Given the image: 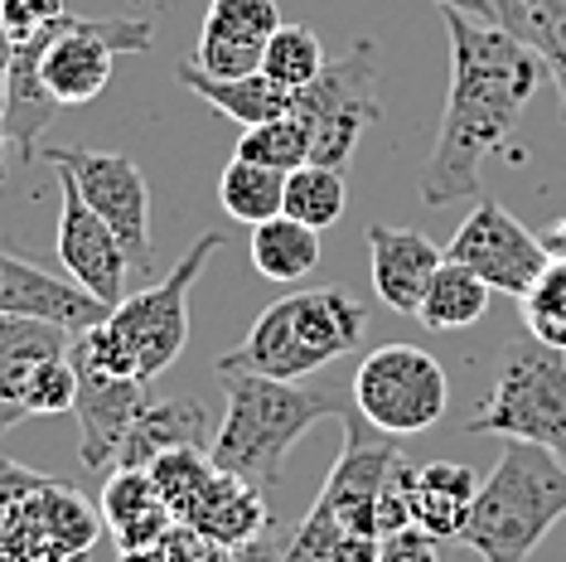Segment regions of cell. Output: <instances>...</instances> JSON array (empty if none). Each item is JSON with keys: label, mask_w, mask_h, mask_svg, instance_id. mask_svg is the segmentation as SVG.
<instances>
[{"label": "cell", "mask_w": 566, "mask_h": 562, "mask_svg": "<svg viewBox=\"0 0 566 562\" xmlns=\"http://www.w3.org/2000/svg\"><path fill=\"white\" fill-rule=\"evenodd\" d=\"M450 40V93L441 112L436 150L421 170L427 209L455 199H480V175L489 156L513 140L518 117L533 107L547 63L527 49L509 24L474 20L465 10H441Z\"/></svg>", "instance_id": "cell-1"}, {"label": "cell", "mask_w": 566, "mask_h": 562, "mask_svg": "<svg viewBox=\"0 0 566 562\" xmlns=\"http://www.w3.org/2000/svg\"><path fill=\"white\" fill-rule=\"evenodd\" d=\"M518 6H523V0H489V10H494V20H499V24H513Z\"/></svg>", "instance_id": "cell-41"}, {"label": "cell", "mask_w": 566, "mask_h": 562, "mask_svg": "<svg viewBox=\"0 0 566 562\" xmlns=\"http://www.w3.org/2000/svg\"><path fill=\"white\" fill-rule=\"evenodd\" d=\"M218 383H223L228 413L223 427L213 431L209 456L218 470H233L256 490L281 485L286 456L315 422L349 413L329 388H305V383L248 374V368H218Z\"/></svg>", "instance_id": "cell-2"}, {"label": "cell", "mask_w": 566, "mask_h": 562, "mask_svg": "<svg viewBox=\"0 0 566 562\" xmlns=\"http://www.w3.org/2000/svg\"><path fill=\"white\" fill-rule=\"evenodd\" d=\"M291 112L305 122V132H311V160L344 170V165L354 160L364 132L382 117V102H378V44L354 40L339 59L325 63V73H319L311 87L295 93Z\"/></svg>", "instance_id": "cell-7"}, {"label": "cell", "mask_w": 566, "mask_h": 562, "mask_svg": "<svg viewBox=\"0 0 566 562\" xmlns=\"http://www.w3.org/2000/svg\"><path fill=\"white\" fill-rule=\"evenodd\" d=\"M146 470H150V480H156L160 500L170 504V514L185 519L189 504L199 500V490L213 480L218 466H213V456L203 451V446H175V451L156 456V461H150Z\"/></svg>", "instance_id": "cell-32"}, {"label": "cell", "mask_w": 566, "mask_h": 562, "mask_svg": "<svg viewBox=\"0 0 566 562\" xmlns=\"http://www.w3.org/2000/svg\"><path fill=\"white\" fill-rule=\"evenodd\" d=\"M474 495H480V476L460 461H427L411 470V529L431 533L436 543L460 539Z\"/></svg>", "instance_id": "cell-21"}, {"label": "cell", "mask_w": 566, "mask_h": 562, "mask_svg": "<svg viewBox=\"0 0 566 562\" xmlns=\"http://www.w3.org/2000/svg\"><path fill=\"white\" fill-rule=\"evenodd\" d=\"M344 209H349V185H344V170H334V165H315L305 160L301 170L286 175V204H281V214H291V219L311 223V228H334L344 219Z\"/></svg>", "instance_id": "cell-28"}, {"label": "cell", "mask_w": 566, "mask_h": 562, "mask_svg": "<svg viewBox=\"0 0 566 562\" xmlns=\"http://www.w3.org/2000/svg\"><path fill=\"white\" fill-rule=\"evenodd\" d=\"M54 180H59V262H63V272L102 305H117L126 296L132 258H126L117 233L97 219V209H87L73 175L54 170Z\"/></svg>", "instance_id": "cell-14"}, {"label": "cell", "mask_w": 566, "mask_h": 562, "mask_svg": "<svg viewBox=\"0 0 566 562\" xmlns=\"http://www.w3.org/2000/svg\"><path fill=\"white\" fill-rule=\"evenodd\" d=\"M63 15H69L63 0H0V30H6V40L15 49L44 40Z\"/></svg>", "instance_id": "cell-35"}, {"label": "cell", "mask_w": 566, "mask_h": 562, "mask_svg": "<svg viewBox=\"0 0 566 562\" xmlns=\"http://www.w3.org/2000/svg\"><path fill=\"white\" fill-rule=\"evenodd\" d=\"M382 529L364 509L315 495L311 514L295 529L266 523L252 543L238 548V562H378Z\"/></svg>", "instance_id": "cell-12"}, {"label": "cell", "mask_w": 566, "mask_h": 562, "mask_svg": "<svg viewBox=\"0 0 566 562\" xmlns=\"http://www.w3.org/2000/svg\"><path fill=\"white\" fill-rule=\"evenodd\" d=\"M518 305L527 335L552 344V350H566V258H552Z\"/></svg>", "instance_id": "cell-33"}, {"label": "cell", "mask_w": 566, "mask_h": 562, "mask_svg": "<svg viewBox=\"0 0 566 562\" xmlns=\"http://www.w3.org/2000/svg\"><path fill=\"white\" fill-rule=\"evenodd\" d=\"M40 485H49L44 470H34V466H20V461H10V456H0V519L15 509L24 495H34Z\"/></svg>", "instance_id": "cell-37"}, {"label": "cell", "mask_w": 566, "mask_h": 562, "mask_svg": "<svg viewBox=\"0 0 566 562\" xmlns=\"http://www.w3.org/2000/svg\"><path fill=\"white\" fill-rule=\"evenodd\" d=\"M199 562H238V553H233V548H218V543H209V548L199 553Z\"/></svg>", "instance_id": "cell-42"}, {"label": "cell", "mask_w": 566, "mask_h": 562, "mask_svg": "<svg viewBox=\"0 0 566 562\" xmlns=\"http://www.w3.org/2000/svg\"><path fill=\"white\" fill-rule=\"evenodd\" d=\"M509 30L518 34L527 49L543 54L547 73L562 87V112H566V0H523Z\"/></svg>", "instance_id": "cell-30"}, {"label": "cell", "mask_w": 566, "mask_h": 562, "mask_svg": "<svg viewBox=\"0 0 566 562\" xmlns=\"http://www.w3.org/2000/svg\"><path fill=\"white\" fill-rule=\"evenodd\" d=\"M44 160L54 170H69L87 209L117 233V242L132 258V272L156 277V248H150V189L132 156L117 150H87V146H49Z\"/></svg>", "instance_id": "cell-10"}, {"label": "cell", "mask_w": 566, "mask_h": 562, "mask_svg": "<svg viewBox=\"0 0 566 562\" xmlns=\"http://www.w3.org/2000/svg\"><path fill=\"white\" fill-rule=\"evenodd\" d=\"M156 44V24L146 15H63L40 54L44 93L59 107H87L112 83L117 54H146Z\"/></svg>", "instance_id": "cell-8"}, {"label": "cell", "mask_w": 566, "mask_h": 562, "mask_svg": "<svg viewBox=\"0 0 566 562\" xmlns=\"http://www.w3.org/2000/svg\"><path fill=\"white\" fill-rule=\"evenodd\" d=\"M446 252L436 248L417 228H392L373 223L368 228V267H373V291L382 305H392L397 315H417L421 296H427L431 277L441 272Z\"/></svg>", "instance_id": "cell-18"}, {"label": "cell", "mask_w": 566, "mask_h": 562, "mask_svg": "<svg viewBox=\"0 0 566 562\" xmlns=\"http://www.w3.org/2000/svg\"><path fill=\"white\" fill-rule=\"evenodd\" d=\"M69 360H73V368H78V403H73V417H78V431H83L78 456H83L87 470H112L136 413L150 398L146 393L150 383L112 374V368L83 360L73 344H69Z\"/></svg>", "instance_id": "cell-15"}, {"label": "cell", "mask_w": 566, "mask_h": 562, "mask_svg": "<svg viewBox=\"0 0 566 562\" xmlns=\"http://www.w3.org/2000/svg\"><path fill=\"white\" fill-rule=\"evenodd\" d=\"M364 330H368L364 301L349 296L344 287L291 291V296L272 301L256 315L242 344L228 350L218 368H248V374L301 383L305 374H319L325 364L354 354Z\"/></svg>", "instance_id": "cell-5"}, {"label": "cell", "mask_w": 566, "mask_h": 562, "mask_svg": "<svg viewBox=\"0 0 566 562\" xmlns=\"http://www.w3.org/2000/svg\"><path fill=\"white\" fill-rule=\"evenodd\" d=\"M203 441H209V413L195 398H146L112 470H146L156 456L175 451V446H203Z\"/></svg>", "instance_id": "cell-22"}, {"label": "cell", "mask_w": 566, "mask_h": 562, "mask_svg": "<svg viewBox=\"0 0 566 562\" xmlns=\"http://www.w3.org/2000/svg\"><path fill=\"white\" fill-rule=\"evenodd\" d=\"M281 30L276 0H209L195 49V69L213 79H248L262 73L266 40Z\"/></svg>", "instance_id": "cell-16"}, {"label": "cell", "mask_w": 566, "mask_h": 562, "mask_svg": "<svg viewBox=\"0 0 566 562\" xmlns=\"http://www.w3.org/2000/svg\"><path fill=\"white\" fill-rule=\"evenodd\" d=\"M112 305H102L97 296H87L78 281H63L44 267L15 258L0 248V315H20V321H49L63 325L73 335L93 330L97 321H107Z\"/></svg>", "instance_id": "cell-17"}, {"label": "cell", "mask_w": 566, "mask_h": 562, "mask_svg": "<svg viewBox=\"0 0 566 562\" xmlns=\"http://www.w3.org/2000/svg\"><path fill=\"white\" fill-rule=\"evenodd\" d=\"M378 562H441L436 558V539L421 529H397L382 539L378 548Z\"/></svg>", "instance_id": "cell-38"}, {"label": "cell", "mask_w": 566, "mask_h": 562, "mask_svg": "<svg viewBox=\"0 0 566 562\" xmlns=\"http://www.w3.org/2000/svg\"><path fill=\"white\" fill-rule=\"evenodd\" d=\"M252 267L276 287H295L319 267V228L291 219V214H276V219L252 228Z\"/></svg>", "instance_id": "cell-25"}, {"label": "cell", "mask_w": 566, "mask_h": 562, "mask_svg": "<svg viewBox=\"0 0 566 562\" xmlns=\"http://www.w3.org/2000/svg\"><path fill=\"white\" fill-rule=\"evenodd\" d=\"M543 248H547V258H566V219L543 228Z\"/></svg>", "instance_id": "cell-40"}, {"label": "cell", "mask_w": 566, "mask_h": 562, "mask_svg": "<svg viewBox=\"0 0 566 562\" xmlns=\"http://www.w3.org/2000/svg\"><path fill=\"white\" fill-rule=\"evenodd\" d=\"M218 204H223L228 219H238L248 228L276 219L281 204H286V170H272V165L233 156L223 170V180H218Z\"/></svg>", "instance_id": "cell-27"}, {"label": "cell", "mask_w": 566, "mask_h": 562, "mask_svg": "<svg viewBox=\"0 0 566 562\" xmlns=\"http://www.w3.org/2000/svg\"><path fill=\"white\" fill-rule=\"evenodd\" d=\"M179 83L189 87L195 97H203L213 112H223V117H233L238 126H262V122H276L291 112L295 93H286L281 83H272L266 73H248V79H213V73L195 69V63H185L179 69Z\"/></svg>", "instance_id": "cell-24"}, {"label": "cell", "mask_w": 566, "mask_h": 562, "mask_svg": "<svg viewBox=\"0 0 566 562\" xmlns=\"http://www.w3.org/2000/svg\"><path fill=\"white\" fill-rule=\"evenodd\" d=\"M102 529V509L49 480L0 519V562H87Z\"/></svg>", "instance_id": "cell-11"}, {"label": "cell", "mask_w": 566, "mask_h": 562, "mask_svg": "<svg viewBox=\"0 0 566 562\" xmlns=\"http://www.w3.org/2000/svg\"><path fill=\"white\" fill-rule=\"evenodd\" d=\"M325 44H319V34L311 24H286L281 20V30L266 40V54H262V73L272 83H281L286 93H301V87H311L319 73H325Z\"/></svg>", "instance_id": "cell-29"}, {"label": "cell", "mask_w": 566, "mask_h": 562, "mask_svg": "<svg viewBox=\"0 0 566 562\" xmlns=\"http://www.w3.org/2000/svg\"><path fill=\"white\" fill-rule=\"evenodd\" d=\"M566 519V461L537 441L504 437L499 466L480 480L460 543L484 562H527Z\"/></svg>", "instance_id": "cell-4"}, {"label": "cell", "mask_w": 566, "mask_h": 562, "mask_svg": "<svg viewBox=\"0 0 566 562\" xmlns=\"http://www.w3.org/2000/svg\"><path fill=\"white\" fill-rule=\"evenodd\" d=\"M354 407L388 437H421L450 407L446 364L421 344H382L354 374Z\"/></svg>", "instance_id": "cell-9"}, {"label": "cell", "mask_w": 566, "mask_h": 562, "mask_svg": "<svg viewBox=\"0 0 566 562\" xmlns=\"http://www.w3.org/2000/svg\"><path fill=\"white\" fill-rule=\"evenodd\" d=\"M73 330L49 321H20V315H0V437L15 422L30 417L24 393H30L34 368L54 354H69Z\"/></svg>", "instance_id": "cell-19"}, {"label": "cell", "mask_w": 566, "mask_h": 562, "mask_svg": "<svg viewBox=\"0 0 566 562\" xmlns=\"http://www.w3.org/2000/svg\"><path fill=\"white\" fill-rule=\"evenodd\" d=\"M185 523L199 533L203 543H218V548H238L252 543L256 533L266 529V504H262V490L248 485L233 470H213V480L199 490V500L189 504Z\"/></svg>", "instance_id": "cell-20"}, {"label": "cell", "mask_w": 566, "mask_h": 562, "mask_svg": "<svg viewBox=\"0 0 566 562\" xmlns=\"http://www.w3.org/2000/svg\"><path fill=\"white\" fill-rule=\"evenodd\" d=\"M203 548H209V543H203L185 519H175L170 529L160 533V539H150L146 548H132V553H122V562H199Z\"/></svg>", "instance_id": "cell-36"}, {"label": "cell", "mask_w": 566, "mask_h": 562, "mask_svg": "<svg viewBox=\"0 0 566 562\" xmlns=\"http://www.w3.org/2000/svg\"><path fill=\"white\" fill-rule=\"evenodd\" d=\"M233 156L256 160V165H272V170L291 175V170H301V165L311 160V132H305V122L295 117V112H286V117H276V122L242 126Z\"/></svg>", "instance_id": "cell-31"}, {"label": "cell", "mask_w": 566, "mask_h": 562, "mask_svg": "<svg viewBox=\"0 0 566 562\" xmlns=\"http://www.w3.org/2000/svg\"><path fill=\"white\" fill-rule=\"evenodd\" d=\"M97 509H102V523L112 529V539H117L122 553L146 548L150 539H160V533L175 523L170 504L160 500L156 480H150V470H112V480L102 485Z\"/></svg>", "instance_id": "cell-23"}, {"label": "cell", "mask_w": 566, "mask_h": 562, "mask_svg": "<svg viewBox=\"0 0 566 562\" xmlns=\"http://www.w3.org/2000/svg\"><path fill=\"white\" fill-rule=\"evenodd\" d=\"M431 6H441V10H465V15H474V20H494L489 0H431Z\"/></svg>", "instance_id": "cell-39"}, {"label": "cell", "mask_w": 566, "mask_h": 562, "mask_svg": "<svg viewBox=\"0 0 566 562\" xmlns=\"http://www.w3.org/2000/svg\"><path fill=\"white\" fill-rule=\"evenodd\" d=\"M446 258L465 262L474 277L489 281V291L499 296H527L543 267L552 262L543 248V233H527L499 199H480L470 209V219L460 223V233L450 238Z\"/></svg>", "instance_id": "cell-13"}, {"label": "cell", "mask_w": 566, "mask_h": 562, "mask_svg": "<svg viewBox=\"0 0 566 562\" xmlns=\"http://www.w3.org/2000/svg\"><path fill=\"white\" fill-rule=\"evenodd\" d=\"M218 248H223V233L209 228L160 281H150L146 291H126L107 311V321L73 335V350L122 378H160L189 344V291Z\"/></svg>", "instance_id": "cell-3"}, {"label": "cell", "mask_w": 566, "mask_h": 562, "mask_svg": "<svg viewBox=\"0 0 566 562\" xmlns=\"http://www.w3.org/2000/svg\"><path fill=\"white\" fill-rule=\"evenodd\" d=\"M73 403H78V368H73L69 354H54V360L34 368L24 407H30V417H54V413H73Z\"/></svg>", "instance_id": "cell-34"}, {"label": "cell", "mask_w": 566, "mask_h": 562, "mask_svg": "<svg viewBox=\"0 0 566 562\" xmlns=\"http://www.w3.org/2000/svg\"><path fill=\"white\" fill-rule=\"evenodd\" d=\"M489 296H494V291H489L484 277H474L465 262L446 258L441 272L431 277L427 296H421V305H417V321L427 325V330H436V335H450V330H470V325L484 321Z\"/></svg>", "instance_id": "cell-26"}, {"label": "cell", "mask_w": 566, "mask_h": 562, "mask_svg": "<svg viewBox=\"0 0 566 562\" xmlns=\"http://www.w3.org/2000/svg\"><path fill=\"white\" fill-rule=\"evenodd\" d=\"M562 117H566V112H562Z\"/></svg>", "instance_id": "cell-43"}, {"label": "cell", "mask_w": 566, "mask_h": 562, "mask_svg": "<svg viewBox=\"0 0 566 562\" xmlns=\"http://www.w3.org/2000/svg\"><path fill=\"white\" fill-rule=\"evenodd\" d=\"M465 431L537 441L566 461V350H552L533 335L504 344L494 388L480 413L465 422Z\"/></svg>", "instance_id": "cell-6"}]
</instances>
